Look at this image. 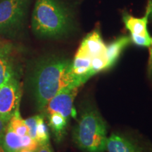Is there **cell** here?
Masks as SVG:
<instances>
[{"mask_svg": "<svg viewBox=\"0 0 152 152\" xmlns=\"http://www.w3.org/2000/svg\"><path fill=\"white\" fill-rule=\"evenodd\" d=\"M8 126L20 137L28 134V128L25 123V121L20 116L19 109L15 111L9 120Z\"/></svg>", "mask_w": 152, "mask_h": 152, "instance_id": "obj_15", "label": "cell"}, {"mask_svg": "<svg viewBox=\"0 0 152 152\" xmlns=\"http://www.w3.org/2000/svg\"><path fill=\"white\" fill-rule=\"evenodd\" d=\"M105 69H109L108 58L105 55L95 56L91 59V73L94 75L98 72Z\"/></svg>", "mask_w": 152, "mask_h": 152, "instance_id": "obj_17", "label": "cell"}, {"mask_svg": "<svg viewBox=\"0 0 152 152\" xmlns=\"http://www.w3.org/2000/svg\"><path fill=\"white\" fill-rule=\"evenodd\" d=\"M83 83L72 72V61L52 57L38 62L30 75V86L37 109L42 111L55 95Z\"/></svg>", "mask_w": 152, "mask_h": 152, "instance_id": "obj_1", "label": "cell"}, {"mask_svg": "<svg viewBox=\"0 0 152 152\" xmlns=\"http://www.w3.org/2000/svg\"><path fill=\"white\" fill-rule=\"evenodd\" d=\"M36 152H52V150L51 149L49 142V143L39 145Z\"/></svg>", "mask_w": 152, "mask_h": 152, "instance_id": "obj_22", "label": "cell"}, {"mask_svg": "<svg viewBox=\"0 0 152 152\" xmlns=\"http://www.w3.org/2000/svg\"><path fill=\"white\" fill-rule=\"evenodd\" d=\"M2 142L9 152H17L22 149L21 137L16 134L8 125L2 137Z\"/></svg>", "mask_w": 152, "mask_h": 152, "instance_id": "obj_14", "label": "cell"}, {"mask_svg": "<svg viewBox=\"0 0 152 152\" xmlns=\"http://www.w3.org/2000/svg\"><path fill=\"white\" fill-rule=\"evenodd\" d=\"M9 122V119L0 116V140L2 139L4 134Z\"/></svg>", "mask_w": 152, "mask_h": 152, "instance_id": "obj_21", "label": "cell"}, {"mask_svg": "<svg viewBox=\"0 0 152 152\" xmlns=\"http://www.w3.org/2000/svg\"><path fill=\"white\" fill-rule=\"evenodd\" d=\"M131 41L138 46L149 47L151 44L152 38L150 36H141L131 34Z\"/></svg>", "mask_w": 152, "mask_h": 152, "instance_id": "obj_19", "label": "cell"}, {"mask_svg": "<svg viewBox=\"0 0 152 152\" xmlns=\"http://www.w3.org/2000/svg\"><path fill=\"white\" fill-rule=\"evenodd\" d=\"M91 59L88 55L78 49L72 61V72L83 84L93 75L91 73Z\"/></svg>", "mask_w": 152, "mask_h": 152, "instance_id": "obj_10", "label": "cell"}, {"mask_svg": "<svg viewBox=\"0 0 152 152\" xmlns=\"http://www.w3.org/2000/svg\"><path fill=\"white\" fill-rule=\"evenodd\" d=\"M0 152H9L8 150L6 149L2 142V139L0 140Z\"/></svg>", "mask_w": 152, "mask_h": 152, "instance_id": "obj_24", "label": "cell"}, {"mask_svg": "<svg viewBox=\"0 0 152 152\" xmlns=\"http://www.w3.org/2000/svg\"><path fill=\"white\" fill-rule=\"evenodd\" d=\"M108 152H144L143 148L130 138L112 134L106 144Z\"/></svg>", "mask_w": 152, "mask_h": 152, "instance_id": "obj_9", "label": "cell"}, {"mask_svg": "<svg viewBox=\"0 0 152 152\" xmlns=\"http://www.w3.org/2000/svg\"><path fill=\"white\" fill-rule=\"evenodd\" d=\"M76 145L85 152H104L108 137L104 121L93 108H87L82 113L73 130Z\"/></svg>", "mask_w": 152, "mask_h": 152, "instance_id": "obj_3", "label": "cell"}, {"mask_svg": "<svg viewBox=\"0 0 152 152\" xmlns=\"http://www.w3.org/2000/svg\"><path fill=\"white\" fill-rule=\"evenodd\" d=\"M78 91V87H71L64 89L53 97L45 106L42 111L45 115L57 113L68 121L70 118H75V109L73 102Z\"/></svg>", "mask_w": 152, "mask_h": 152, "instance_id": "obj_6", "label": "cell"}, {"mask_svg": "<svg viewBox=\"0 0 152 152\" xmlns=\"http://www.w3.org/2000/svg\"><path fill=\"white\" fill-rule=\"evenodd\" d=\"M71 18L58 0H37L32 16V28L42 37H58L69 30Z\"/></svg>", "mask_w": 152, "mask_h": 152, "instance_id": "obj_2", "label": "cell"}, {"mask_svg": "<svg viewBox=\"0 0 152 152\" xmlns=\"http://www.w3.org/2000/svg\"><path fill=\"white\" fill-rule=\"evenodd\" d=\"M150 15H151V17H152V3L151 4V11H150Z\"/></svg>", "mask_w": 152, "mask_h": 152, "instance_id": "obj_26", "label": "cell"}, {"mask_svg": "<svg viewBox=\"0 0 152 152\" xmlns=\"http://www.w3.org/2000/svg\"><path fill=\"white\" fill-rule=\"evenodd\" d=\"M36 141L39 145L49 143V134L47 125L44 121L42 115H37V130H36Z\"/></svg>", "mask_w": 152, "mask_h": 152, "instance_id": "obj_16", "label": "cell"}, {"mask_svg": "<svg viewBox=\"0 0 152 152\" xmlns=\"http://www.w3.org/2000/svg\"><path fill=\"white\" fill-rule=\"evenodd\" d=\"M79 49L88 55L91 58L106 54V46L98 30H94L86 36L82 42Z\"/></svg>", "mask_w": 152, "mask_h": 152, "instance_id": "obj_8", "label": "cell"}, {"mask_svg": "<svg viewBox=\"0 0 152 152\" xmlns=\"http://www.w3.org/2000/svg\"><path fill=\"white\" fill-rule=\"evenodd\" d=\"M21 88L18 77H14L0 87V116L11 119L19 109Z\"/></svg>", "mask_w": 152, "mask_h": 152, "instance_id": "obj_5", "label": "cell"}, {"mask_svg": "<svg viewBox=\"0 0 152 152\" xmlns=\"http://www.w3.org/2000/svg\"><path fill=\"white\" fill-rule=\"evenodd\" d=\"M148 72H149V75L150 77L152 76V41L151 45H150V54L149 64H148Z\"/></svg>", "mask_w": 152, "mask_h": 152, "instance_id": "obj_23", "label": "cell"}, {"mask_svg": "<svg viewBox=\"0 0 152 152\" xmlns=\"http://www.w3.org/2000/svg\"><path fill=\"white\" fill-rule=\"evenodd\" d=\"M37 115L30 117L24 120L25 123L28 128V134L32 138L36 140V130H37Z\"/></svg>", "mask_w": 152, "mask_h": 152, "instance_id": "obj_20", "label": "cell"}, {"mask_svg": "<svg viewBox=\"0 0 152 152\" xmlns=\"http://www.w3.org/2000/svg\"><path fill=\"white\" fill-rule=\"evenodd\" d=\"M46 116L48 118L49 126L54 134L55 140L56 142H60L65 135L68 121L61 115L57 113L49 114Z\"/></svg>", "mask_w": 152, "mask_h": 152, "instance_id": "obj_13", "label": "cell"}, {"mask_svg": "<svg viewBox=\"0 0 152 152\" xmlns=\"http://www.w3.org/2000/svg\"><path fill=\"white\" fill-rule=\"evenodd\" d=\"M151 2L149 1L147 13L142 18H134L128 14H125L123 16V21L131 34L141 36H150L147 30V23L151 11Z\"/></svg>", "mask_w": 152, "mask_h": 152, "instance_id": "obj_11", "label": "cell"}, {"mask_svg": "<svg viewBox=\"0 0 152 152\" xmlns=\"http://www.w3.org/2000/svg\"><path fill=\"white\" fill-rule=\"evenodd\" d=\"M39 144L30 137L29 134L21 136V149H28L33 150V151H37L39 147Z\"/></svg>", "mask_w": 152, "mask_h": 152, "instance_id": "obj_18", "label": "cell"}, {"mask_svg": "<svg viewBox=\"0 0 152 152\" xmlns=\"http://www.w3.org/2000/svg\"><path fill=\"white\" fill-rule=\"evenodd\" d=\"M17 75L13 45L0 41V87Z\"/></svg>", "mask_w": 152, "mask_h": 152, "instance_id": "obj_7", "label": "cell"}, {"mask_svg": "<svg viewBox=\"0 0 152 152\" xmlns=\"http://www.w3.org/2000/svg\"><path fill=\"white\" fill-rule=\"evenodd\" d=\"M17 152H36V151H33V150H28V149H20Z\"/></svg>", "mask_w": 152, "mask_h": 152, "instance_id": "obj_25", "label": "cell"}, {"mask_svg": "<svg viewBox=\"0 0 152 152\" xmlns=\"http://www.w3.org/2000/svg\"><path fill=\"white\" fill-rule=\"evenodd\" d=\"M28 0H1L0 1V33H11L21 24Z\"/></svg>", "mask_w": 152, "mask_h": 152, "instance_id": "obj_4", "label": "cell"}, {"mask_svg": "<svg viewBox=\"0 0 152 152\" xmlns=\"http://www.w3.org/2000/svg\"><path fill=\"white\" fill-rule=\"evenodd\" d=\"M130 37L128 36H123L110 43L106 46V56L109 62V68L113 66L119 58L120 54L125 47L130 45Z\"/></svg>", "mask_w": 152, "mask_h": 152, "instance_id": "obj_12", "label": "cell"}]
</instances>
